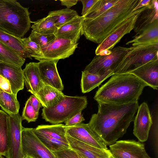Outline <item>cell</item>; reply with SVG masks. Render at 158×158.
I'll return each mask as SVG.
<instances>
[{"instance_id": "6da1fadb", "label": "cell", "mask_w": 158, "mask_h": 158, "mask_svg": "<svg viewBox=\"0 0 158 158\" xmlns=\"http://www.w3.org/2000/svg\"><path fill=\"white\" fill-rule=\"evenodd\" d=\"M98 110L88 123L107 146L117 141L127 132L139 107L138 102L124 104L98 102Z\"/></svg>"}, {"instance_id": "7a4b0ae2", "label": "cell", "mask_w": 158, "mask_h": 158, "mask_svg": "<svg viewBox=\"0 0 158 158\" xmlns=\"http://www.w3.org/2000/svg\"><path fill=\"white\" fill-rule=\"evenodd\" d=\"M140 0H119L97 18L84 19L81 35L100 44L121 23L141 9V8L134 11Z\"/></svg>"}, {"instance_id": "3957f363", "label": "cell", "mask_w": 158, "mask_h": 158, "mask_svg": "<svg viewBox=\"0 0 158 158\" xmlns=\"http://www.w3.org/2000/svg\"><path fill=\"white\" fill-rule=\"evenodd\" d=\"M148 85L130 73L114 74L96 92L97 102L124 104L138 102Z\"/></svg>"}, {"instance_id": "277c9868", "label": "cell", "mask_w": 158, "mask_h": 158, "mask_svg": "<svg viewBox=\"0 0 158 158\" xmlns=\"http://www.w3.org/2000/svg\"><path fill=\"white\" fill-rule=\"evenodd\" d=\"M28 8L15 0H0V30L21 38L29 30Z\"/></svg>"}, {"instance_id": "5b68a950", "label": "cell", "mask_w": 158, "mask_h": 158, "mask_svg": "<svg viewBox=\"0 0 158 158\" xmlns=\"http://www.w3.org/2000/svg\"><path fill=\"white\" fill-rule=\"evenodd\" d=\"M88 104L86 96L65 95L56 105L50 108H43L42 118L53 124L64 122L77 113L85 109Z\"/></svg>"}, {"instance_id": "8992f818", "label": "cell", "mask_w": 158, "mask_h": 158, "mask_svg": "<svg viewBox=\"0 0 158 158\" xmlns=\"http://www.w3.org/2000/svg\"><path fill=\"white\" fill-rule=\"evenodd\" d=\"M158 43L132 47L123 57L114 74L129 73L147 63L158 59Z\"/></svg>"}, {"instance_id": "52a82bcc", "label": "cell", "mask_w": 158, "mask_h": 158, "mask_svg": "<svg viewBox=\"0 0 158 158\" xmlns=\"http://www.w3.org/2000/svg\"><path fill=\"white\" fill-rule=\"evenodd\" d=\"M39 139L52 152L70 148L67 137L66 127L63 124L41 125L33 128Z\"/></svg>"}, {"instance_id": "ba28073f", "label": "cell", "mask_w": 158, "mask_h": 158, "mask_svg": "<svg viewBox=\"0 0 158 158\" xmlns=\"http://www.w3.org/2000/svg\"><path fill=\"white\" fill-rule=\"evenodd\" d=\"M131 47H117L106 55L95 56L85 67L84 71L99 75L114 72L123 57L131 49Z\"/></svg>"}, {"instance_id": "9c48e42d", "label": "cell", "mask_w": 158, "mask_h": 158, "mask_svg": "<svg viewBox=\"0 0 158 158\" xmlns=\"http://www.w3.org/2000/svg\"><path fill=\"white\" fill-rule=\"evenodd\" d=\"M146 6L142 7L135 13L121 23L97 46L95 52L97 55H106L111 53V50L126 34L133 29L135 21L139 13Z\"/></svg>"}, {"instance_id": "30bf717a", "label": "cell", "mask_w": 158, "mask_h": 158, "mask_svg": "<svg viewBox=\"0 0 158 158\" xmlns=\"http://www.w3.org/2000/svg\"><path fill=\"white\" fill-rule=\"evenodd\" d=\"M21 143L23 153L29 158H56L53 152L37 137L33 128L23 127Z\"/></svg>"}, {"instance_id": "8fae6325", "label": "cell", "mask_w": 158, "mask_h": 158, "mask_svg": "<svg viewBox=\"0 0 158 158\" xmlns=\"http://www.w3.org/2000/svg\"><path fill=\"white\" fill-rule=\"evenodd\" d=\"M78 44L70 40L56 36L48 46L41 49L43 55L34 58L39 61L64 59L73 54Z\"/></svg>"}, {"instance_id": "7c38bea8", "label": "cell", "mask_w": 158, "mask_h": 158, "mask_svg": "<svg viewBox=\"0 0 158 158\" xmlns=\"http://www.w3.org/2000/svg\"><path fill=\"white\" fill-rule=\"evenodd\" d=\"M9 130L8 151L6 158H23L22 148V119L18 113L8 115Z\"/></svg>"}, {"instance_id": "4fadbf2b", "label": "cell", "mask_w": 158, "mask_h": 158, "mask_svg": "<svg viewBox=\"0 0 158 158\" xmlns=\"http://www.w3.org/2000/svg\"><path fill=\"white\" fill-rule=\"evenodd\" d=\"M109 147L115 158H151L147 153L144 144L134 140L117 141Z\"/></svg>"}, {"instance_id": "5bb4252c", "label": "cell", "mask_w": 158, "mask_h": 158, "mask_svg": "<svg viewBox=\"0 0 158 158\" xmlns=\"http://www.w3.org/2000/svg\"><path fill=\"white\" fill-rule=\"evenodd\" d=\"M66 133L71 137L99 148L107 149V145L99 136L90 127L88 123H81L66 127Z\"/></svg>"}, {"instance_id": "9a60e30c", "label": "cell", "mask_w": 158, "mask_h": 158, "mask_svg": "<svg viewBox=\"0 0 158 158\" xmlns=\"http://www.w3.org/2000/svg\"><path fill=\"white\" fill-rule=\"evenodd\" d=\"M133 133L141 142L148 139L149 131L153 123L152 119L147 103L140 104L134 120Z\"/></svg>"}, {"instance_id": "2e32d148", "label": "cell", "mask_w": 158, "mask_h": 158, "mask_svg": "<svg viewBox=\"0 0 158 158\" xmlns=\"http://www.w3.org/2000/svg\"><path fill=\"white\" fill-rule=\"evenodd\" d=\"M58 60L40 61L38 62V67L42 81L62 91L64 85L59 74L57 67Z\"/></svg>"}, {"instance_id": "e0dca14e", "label": "cell", "mask_w": 158, "mask_h": 158, "mask_svg": "<svg viewBox=\"0 0 158 158\" xmlns=\"http://www.w3.org/2000/svg\"><path fill=\"white\" fill-rule=\"evenodd\" d=\"M0 75L8 80L13 94L17 97L18 92L24 88V79L21 67L0 62Z\"/></svg>"}, {"instance_id": "ac0fdd59", "label": "cell", "mask_w": 158, "mask_h": 158, "mask_svg": "<svg viewBox=\"0 0 158 158\" xmlns=\"http://www.w3.org/2000/svg\"><path fill=\"white\" fill-rule=\"evenodd\" d=\"M129 73L133 74L153 89L158 88V59L150 61Z\"/></svg>"}, {"instance_id": "d6986e66", "label": "cell", "mask_w": 158, "mask_h": 158, "mask_svg": "<svg viewBox=\"0 0 158 158\" xmlns=\"http://www.w3.org/2000/svg\"><path fill=\"white\" fill-rule=\"evenodd\" d=\"M70 148L85 158H109L111 155L110 150L99 148L77 140L66 133Z\"/></svg>"}, {"instance_id": "ffe728a7", "label": "cell", "mask_w": 158, "mask_h": 158, "mask_svg": "<svg viewBox=\"0 0 158 158\" xmlns=\"http://www.w3.org/2000/svg\"><path fill=\"white\" fill-rule=\"evenodd\" d=\"M156 19H158V1L151 0L149 4L139 14L133 30L139 35Z\"/></svg>"}, {"instance_id": "44dd1931", "label": "cell", "mask_w": 158, "mask_h": 158, "mask_svg": "<svg viewBox=\"0 0 158 158\" xmlns=\"http://www.w3.org/2000/svg\"><path fill=\"white\" fill-rule=\"evenodd\" d=\"M65 95L62 91L42 81L40 88L35 96L40 101L44 108H48L56 105Z\"/></svg>"}, {"instance_id": "7402d4cb", "label": "cell", "mask_w": 158, "mask_h": 158, "mask_svg": "<svg viewBox=\"0 0 158 158\" xmlns=\"http://www.w3.org/2000/svg\"><path fill=\"white\" fill-rule=\"evenodd\" d=\"M23 73L27 91L35 95L39 91L42 82L38 63L31 62L27 64Z\"/></svg>"}, {"instance_id": "603a6c76", "label": "cell", "mask_w": 158, "mask_h": 158, "mask_svg": "<svg viewBox=\"0 0 158 158\" xmlns=\"http://www.w3.org/2000/svg\"><path fill=\"white\" fill-rule=\"evenodd\" d=\"M84 19L79 16L62 25L58 28L56 36L77 43L81 35Z\"/></svg>"}, {"instance_id": "cb8c5ba5", "label": "cell", "mask_w": 158, "mask_h": 158, "mask_svg": "<svg viewBox=\"0 0 158 158\" xmlns=\"http://www.w3.org/2000/svg\"><path fill=\"white\" fill-rule=\"evenodd\" d=\"M158 43V19L155 20L140 34L126 43L133 47L139 45Z\"/></svg>"}, {"instance_id": "d4e9b609", "label": "cell", "mask_w": 158, "mask_h": 158, "mask_svg": "<svg viewBox=\"0 0 158 158\" xmlns=\"http://www.w3.org/2000/svg\"><path fill=\"white\" fill-rule=\"evenodd\" d=\"M0 41L16 52L23 58L32 59L28 51L23 44L21 38L0 30Z\"/></svg>"}, {"instance_id": "484cf974", "label": "cell", "mask_w": 158, "mask_h": 158, "mask_svg": "<svg viewBox=\"0 0 158 158\" xmlns=\"http://www.w3.org/2000/svg\"><path fill=\"white\" fill-rule=\"evenodd\" d=\"M114 75L112 73H108L102 75H99L82 71L81 87L82 92L88 93L99 85L106 79Z\"/></svg>"}, {"instance_id": "4316f807", "label": "cell", "mask_w": 158, "mask_h": 158, "mask_svg": "<svg viewBox=\"0 0 158 158\" xmlns=\"http://www.w3.org/2000/svg\"><path fill=\"white\" fill-rule=\"evenodd\" d=\"M25 60V59L0 41V62L21 67Z\"/></svg>"}, {"instance_id": "83f0119b", "label": "cell", "mask_w": 158, "mask_h": 158, "mask_svg": "<svg viewBox=\"0 0 158 158\" xmlns=\"http://www.w3.org/2000/svg\"><path fill=\"white\" fill-rule=\"evenodd\" d=\"M0 106L8 115L18 113L20 105L17 97L0 88Z\"/></svg>"}, {"instance_id": "f1b7e54d", "label": "cell", "mask_w": 158, "mask_h": 158, "mask_svg": "<svg viewBox=\"0 0 158 158\" xmlns=\"http://www.w3.org/2000/svg\"><path fill=\"white\" fill-rule=\"evenodd\" d=\"M9 116L0 110V154L6 156L8 151Z\"/></svg>"}, {"instance_id": "f546056e", "label": "cell", "mask_w": 158, "mask_h": 158, "mask_svg": "<svg viewBox=\"0 0 158 158\" xmlns=\"http://www.w3.org/2000/svg\"><path fill=\"white\" fill-rule=\"evenodd\" d=\"M48 15L52 18L58 28L79 16L76 11L67 8L50 11Z\"/></svg>"}, {"instance_id": "4dcf8cb0", "label": "cell", "mask_w": 158, "mask_h": 158, "mask_svg": "<svg viewBox=\"0 0 158 158\" xmlns=\"http://www.w3.org/2000/svg\"><path fill=\"white\" fill-rule=\"evenodd\" d=\"M31 28L32 31L40 34L55 35L58 29L52 18L48 15L34 22Z\"/></svg>"}, {"instance_id": "1f68e13d", "label": "cell", "mask_w": 158, "mask_h": 158, "mask_svg": "<svg viewBox=\"0 0 158 158\" xmlns=\"http://www.w3.org/2000/svg\"><path fill=\"white\" fill-rule=\"evenodd\" d=\"M119 0H98L83 16L84 19H93L98 17L116 4Z\"/></svg>"}, {"instance_id": "d6a6232c", "label": "cell", "mask_w": 158, "mask_h": 158, "mask_svg": "<svg viewBox=\"0 0 158 158\" xmlns=\"http://www.w3.org/2000/svg\"><path fill=\"white\" fill-rule=\"evenodd\" d=\"M29 37L32 41L39 45L42 49L48 46L56 36L55 34H40L31 31Z\"/></svg>"}, {"instance_id": "836d02e7", "label": "cell", "mask_w": 158, "mask_h": 158, "mask_svg": "<svg viewBox=\"0 0 158 158\" xmlns=\"http://www.w3.org/2000/svg\"><path fill=\"white\" fill-rule=\"evenodd\" d=\"M21 40L32 57L34 58L43 55V52L40 46L32 41L29 37L21 38Z\"/></svg>"}, {"instance_id": "e575fe53", "label": "cell", "mask_w": 158, "mask_h": 158, "mask_svg": "<svg viewBox=\"0 0 158 158\" xmlns=\"http://www.w3.org/2000/svg\"><path fill=\"white\" fill-rule=\"evenodd\" d=\"M39 114H37L32 107L29 98L25 104L22 112V120H25L28 123L35 121L38 118Z\"/></svg>"}, {"instance_id": "d590c367", "label": "cell", "mask_w": 158, "mask_h": 158, "mask_svg": "<svg viewBox=\"0 0 158 158\" xmlns=\"http://www.w3.org/2000/svg\"><path fill=\"white\" fill-rule=\"evenodd\" d=\"M52 152L56 158H79L77 152L70 148Z\"/></svg>"}, {"instance_id": "8d00e7d4", "label": "cell", "mask_w": 158, "mask_h": 158, "mask_svg": "<svg viewBox=\"0 0 158 158\" xmlns=\"http://www.w3.org/2000/svg\"><path fill=\"white\" fill-rule=\"evenodd\" d=\"M85 120L81 111L80 112L65 121L64 123L66 127H71L79 124Z\"/></svg>"}, {"instance_id": "74e56055", "label": "cell", "mask_w": 158, "mask_h": 158, "mask_svg": "<svg viewBox=\"0 0 158 158\" xmlns=\"http://www.w3.org/2000/svg\"><path fill=\"white\" fill-rule=\"evenodd\" d=\"M98 0H80L83 5L81 13L82 16H84Z\"/></svg>"}, {"instance_id": "f35d334b", "label": "cell", "mask_w": 158, "mask_h": 158, "mask_svg": "<svg viewBox=\"0 0 158 158\" xmlns=\"http://www.w3.org/2000/svg\"><path fill=\"white\" fill-rule=\"evenodd\" d=\"M0 88L6 92L13 94L9 81L1 75H0Z\"/></svg>"}, {"instance_id": "ab89813d", "label": "cell", "mask_w": 158, "mask_h": 158, "mask_svg": "<svg viewBox=\"0 0 158 158\" xmlns=\"http://www.w3.org/2000/svg\"><path fill=\"white\" fill-rule=\"evenodd\" d=\"M34 110L38 114L39 113L40 108L42 105L40 101L33 95H31L29 98Z\"/></svg>"}, {"instance_id": "60d3db41", "label": "cell", "mask_w": 158, "mask_h": 158, "mask_svg": "<svg viewBox=\"0 0 158 158\" xmlns=\"http://www.w3.org/2000/svg\"><path fill=\"white\" fill-rule=\"evenodd\" d=\"M61 2V5L66 6L67 8L70 9V8L73 6L76 5L78 1V0H60Z\"/></svg>"}, {"instance_id": "b9f144b4", "label": "cell", "mask_w": 158, "mask_h": 158, "mask_svg": "<svg viewBox=\"0 0 158 158\" xmlns=\"http://www.w3.org/2000/svg\"><path fill=\"white\" fill-rule=\"evenodd\" d=\"M150 1L151 0H141L139 3L134 9V11L148 5Z\"/></svg>"}, {"instance_id": "7bdbcfd3", "label": "cell", "mask_w": 158, "mask_h": 158, "mask_svg": "<svg viewBox=\"0 0 158 158\" xmlns=\"http://www.w3.org/2000/svg\"><path fill=\"white\" fill-rule=\"evenodd\" d=\"M77 152V153L79 158H85L83 156H82L79 153Z\"/></svg>"}, {"instance_id": "ee69618b", "label": "cell", "mask_w": 158, "mask_h": 158, "mask_svg": "<svg viewBox=\"0 0 158 158\" xmlns=\"http://www.w3.org/2000/svg\"><path fill=\"white\" fill-rule=\"evenodd\" d=\"M109 158H115L114 157H113L112 155L110 156Z\"/></svg>"}, {"instance_id": "f6af8a7d", "label": "cell", "mask_w": 158, "mask_h": 158, "mask_svg": "<svg viewBox=\"0 0 158 158\" xmlns=\"http://www.w3.org/2000/svg\"><path fill=\"white\" fill-rule=\"evenodd\" d=\"M2 155L0 154V158H3Z\"/></svg>"}, {"instance_id": "bcb514c9", "label": "cell", "mask_w": 158, "mask_h": 158, "mask_svg": "<svg viewBox=\"0 0 158 158\" xmlns=\"http://www.w3.org/2000/svg\"><path fill=\"white\" fill-rule=\"evenodd\" d=\"M23 158H29L27 156H25Z\"/></svg>"}]
</instances>
